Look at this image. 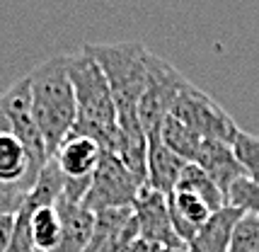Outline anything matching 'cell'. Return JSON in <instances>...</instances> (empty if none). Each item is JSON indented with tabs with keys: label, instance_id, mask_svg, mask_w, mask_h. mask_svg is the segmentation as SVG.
Instances as JSON below:
<instances>
[{
	"label": "cell",
	"instance_id": "9c48e42d",
	"mask_svg": "<svg viewBox=\"0 0 259 252\" xmlns=\"http://www.w3.org/2000/svg\"><path fill=\"white\" fill-rule=\"evenodd\" d=\"M36 182L29 155L24 150L22 141L10 131V126L0 116V187H20L29 192Z\"/></svg>",
	"mask_w": 259,
	"mask_h": 252
},
{
	"label": "cell",
	"instance_id": "d6986e66",
	"mask_svg": "<svg viewBox=\"0 0 259 252\" xmlns=\"http://www.w3.org/2000/svg\"><path fill=\"white\" fill-rule=\"evenodd\" d=\"M228 252H259V216L245 214L237 221Z\"/></svg>",
	"mask_w": 259,
	"mask_h": 252
},
{
	"label": "cell",
	"instance_id": "ac0fdd59",
	"mask_svg": "<svg viewBox=\"0 0 259 252\" xmlns=\"http://www.w3.org/2000/svg\"><path fill=\"white\" fill-rule=\"evenodd\" d=\"M226 204L237 208V211H242V214L259 216V182L249 180L247 175L240 177V180L228 189Z\"/></svg>",
	"mask_w": 259,
	"mask_h": 252
},
{
	"label": "cell",
	"instance_id": "277c9868",
	"mask_svg": "<svg viewBox=\"0 0 259 252\" xmlns=\"http://www.w3.org/2000/svg\"><path fill=\"white\" fill-rule=\"evenodd\" d=\"M169 116H175L177 121L189 126L203 141H223L228 146H235L237 136L242 131V129H237V124L221 104H215L206 92L199 90L189 80L182 85Z\"/></svg>",
	"mask_w": 259,
	"mask_h": 252
},
{
	"label": "cell",
	"instance_id": "6da1fadb",
	"mask_svg": "<svg viewBox=\"0 0 259 252\" xmlns=\"http://www.w3.org/2000/svg\"><path fill=\"white\" fill-rule=\"evenodd\" d=\"M68 75L75 92L78 119L73 131L95 138L104 153L116 150L119 124H116V104L112 97V88L104 78L97 61L82 49L68 56Z\"/></svg>",
	"mask_w": 259,
	"mask_h": 252
},
{
	"label": "cell",
	"instance_id": "7c38bea8",
	"mask_svg": "<svg viewBox=\"0 0 259 252\" xmlns=\"http://www.w3.org/2000/svg\"><path fill=\"white\" fill-rule=\"evenodd\" d=\"M167 206H169V218H172L175 235L184 245H189L194 240V235L199 233V228L215 214L201 196L189 194V192H172L167 196Z\"/></svg>",
	"mask_w": 259,
	"mask_h": 252
},
{
	"label": "cell",
	"instance_id": "5bb4252c",
	"mask_svg": "<svg viewBox=\"0 0 259 252\" xmlns=\"http://www.w3.org/2000/svg\"><path fill=\"white\" fill-rule=\"evenodd\" d=\"M242 216H245L242 211L226 204L199 228L194 240L187 245L189 252H228L230 240H233V230H235L237 221Z\"/></svg>",
	"mask_w": 259,
	"mask_h": 252
},
{
	"label": "cell",
	"instance_id": "e0dca14e",
	"mask_svg": "<svg viewBox=\"0 0 259 252\" xmlns=\"http://www.w3.org/2000/svg\"><path fill=\"white\" fill-rule=\"evenodd\" d=\"M160 141H162L172 153H177L182 160L194 162L196 160V153L201 148L203 138L199 136V134H194L189 126H184L182 121H177L175 116H167L165 124H162V131H160Z\"/></svg>",
	"mask_w": 259,
	"mask_h": 252
},
{
	"label": "cell",
	"instance_id": "9a60e30c",
	"mask_svg": "<svg viewBox=\"0 0 259 252\" xmlns=\"http://www.w3.org/2000/svg\"><path fill=\"white\" fill-rule=\"evenodd\" d=\"M27 204L32 206L29 235H32L34 252H56L58 242H61V216H58L56 206L36 208L32 201H27Z\"/></svg>",
	"mask_w": 259,
	"mask_h": 252
},
{
	"label": "cell",
	"instance_id": "52a82bcc",
	"mask_svg": "<svg viewBox=\"0 0 259 252\" xmlns=\"http://www.w3.org/2000/svg\"><path fill=\"white\" fill-rule=\"evenodd\" d=\"M134 218L138 226V238L155 242L160 247H180L184 242L175 235L172 218H169L167 196L143 184L134 201Z\"/></svg>",
	"mask_w": 259,
	"mask_h": 252
},
{
	"label": "cell",
	"instance_id": "7a4b0ae2",
	"mask_svg": "<svg viewBox=\"0 0 259 252\" xmlns=\"http://www.w3.org/2000/svg\"><path fill=\"white\" fill-rule=\"evenodd\" d=\"M27 78L32 90L34 124L44 138L49 155H54V150L70 136L78 119L75 92L68 75V56H54L39 63Z\"/></svg>",
	"mask_w": 259,
	"mask_h": 252
},
{
	"label": "cell",
	"instance_id": "8fae6325",
	"mask_svg": "<svg viewBox=\"0 0 259 252\" xmlns=\"http://www.w3.org/2000/svg\"><path fill=\"white\" fill-rule=\"evenodd\" d=\"M56 211L61 216V242L56 252H85L95 230V214L82 204H73L66 199L56 201Z\"/></svg>",
	"mask_w": 259,
	"mask_h": 252
},
{
	"label": "cell",
	"instance_id": "44dd1931",
	"mask_svg": "<svg viewBox=\"0 0 259 252\" xmlns=\"http://www.w3.org/2000/svg\"><path fill=\"white\" fill-rule=\"evenodd\" d=\"M12 238V216H0V252H8Z\"/></svg>",
	"mask_w": 259,
	"mask_h": 252
},
{
	"label": "cell",
	"instance_id": "2e32d148",
	"mask_svg": "<svg viewBox=\"0 0 259 252\" xmlns=\"http://www.w3.org/2000/svg\"><path fill=\"white\" fill-rule=\"evenodd\" d=\"M175 192H189V194L201 196L203 201L211 206V211H221L226 206V194L218 189V184L206 175V172L196 165V162H189L180 175V182H177V189Z\"/></svg>",
	"mask_w": 259,
	"mask_h": 252
},
{
	"label": "cell",
	"instance_id": "30bf717a",
	"mask_svg": "<svg viewBox=\"0 0 259 252\" xmlns=\"http://www.w3.org/2000/svg\"><path fill=\"white\" fill-rule=\"evenodd\" d=\"M194 162L218 184V189L223 194H228V189L240 177H245V170H242V165L237 160L233 146H228L223 141H201V148L196 153Z\"/></svg>",
	"mask_w": 259,
	"mask_h": 252
},
{
	"label": "cell",
	"instance_id": "4fadbf2b",
	"mask_svg": "<svg viewBox=\"0 0 259 252\" xmlns=\"http://www.w3.org/2000/svg\"><path fill=\"white\" fill-rule=\"evenodd\" d=\"M189 162L182 160L177 153L162 143V141H148V162H146V184L153 187L155 192L169 196L177 189L182 170Z\"/></svg>",
	"mask_w": 259,
	"mask_h": 252
},
{
	"label": "cell",
	"instance_id": "ba28073f",
	"mask_svg": "<svg viewBox=\"0 0 259 252\" xmlns=\"http://www.w3.org/2000/svg\"><path fill=\"white\" fill-rule=\"evenodd\" d=\"M104 150L95 138L70 131V136L54 150L51 160L56 162V167L66 180H92Z\"/></svg>",
	"mask_w": 259,
	"mask_h": 252
},
{
	"label": "cell",
	"instance_id": "5b68a950",
	"mask_svg": "<svg viewBox=\"0 0 259 252\" xmlns=\"http://www.w3.org/2000/svg\"><path fill=\"white\" fill-rule=\"evenodd\" d=\"M187 78L165 58L150 54L148 61V85L138 102V121L146 131L148 141H158L165 119L172 112V104L180 95Z\"/></svg>",
	"mask_w": 259,
	"mask_h": 252
},
{
	"label": "cell",
	"instance_id": "ffe728a7",
	"mask_svg": "<svg viewBox=\"0 0 259 252\" xmlns=\"http://www.w3.org/2000/svg\"><path fill=\"white\" fill-rule=\"evenodd\" d=\"M233 150H235V155H237V160H240V165H242L245 175H247L249 180L259 182V136L247 134V131H240Z\"/></svg>",
	"mask_w": 259,
	"mask_h": 252
},
{
	"label": "cell",
	"instance_id": "7402d4cb",
	"mask_svg": "<svg viewBox=\"0 0 259 252\" xmlns=\"http://www.w3.org/2000/svg\"><path fill=\"white\" fill-rule=\"evenodd\" d=\"M128 252H160V245H155V242H148V240H143V238H136V240L131 242Z\"/></svg>",
	"mask_w": 259,
	"mask_h": 252
},
{
	"label": "cell",
	"instance_id": "603a6c76",
	"mask_svg": "<svg viewBox=\"0 0 259 252\" xmlns=\"http://www.w3.org/2000/svg\"><path fill=\"white\" fill-rule=\"evenodd\" d=\"M160 252H189L187 245H180V247H160Z\"/></svg>",
	"mask_w": 259,
	"mask_h": 252
},
{
	"label": "cell",
	"instance_id": "8992f818",
	"mask_svg": "<svg viewBox=\"0 0 259 252\" xmlns=\"http://www.w3.org/2000/svg\"><path fill=\"white\" fill-rule=\"evenodd\" d=\"M143 182L136 180V175L112 153L102 155L97 170L92 175L90 189L85 194L82 206L92 214L109 211V208H131Z\"/></svg>",
	"mask_w": 259,
	"mask_h": 252
},
{
	"label": "cell",
	"instance_id": "3957f363",
	"mask_svg": "<svg viewBox=\"0 0 259 252\" xmlns=\"http://www.w3.org/2000/svg\"><path fill=\"white\" fill-rule=\"evenodd\" d=\"M104 78L112 88V97L119 116H138V102L148 85V61L150 54L138 41H116V44H85Z\"/></svg>",
	"mask_w": 259,
	"mask_h": 252
}]
</instances>
